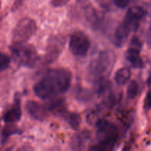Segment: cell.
Wrapping results in <instances>:
<instances>
[{
  "label": "cell",
  "instance_id": "obj_11",
  "mask_svg": "<svg viewBox=\"0 0 151 151\" xmlns=\"http://www.w3.org/2000/svg\"><path fill=\"white\" fill-rule=\"evenodd\" d=\"M132 30V28L124 22L120 24L117 27L115 32V41L116 45L120 47L124 44Z\"/></svg>",
  "mask_w": 151,
  "mask_h": 151
},
{
  "label": "cell",
  "instance_id": "obj_4",
  "mask_svg": "<svg viewBox=\"0 0 151 151\" xmlns=\"http://www.w3.org/2000/svg\"><path fill=\"white\" fill-rule=\"evenodd\" d=\"M12 53L16 63L27 67H35L39 60L36 50L31 45H25V44H13Z\"/></svg>",
  "mask_w": 151,
  "mask_h": 151
},
{
  "label": "cell",
  "instance_id": "obj_15",
  "mask_svg": "<svg viewBox=\"0 0 151 151\" xmlns=\"http://www.w3.org/2000/svg\"><path fill=\"white\" fill-rule=\"evenodd\" d=\"M139 92V84L136 81H130L127 88V96L129 99L136 98Z\"/></svg>",
  "mask_w": 151,
  "mask_h": 151
},
{
  "label": "cell",
  "instance_id": "obj_12",
  "mask_svg": "<svg viewBox=\"0 0 151 151\" xmlns=\"http://www.w3.org/2000/svg\"><path fill=\"white\" fill-rule=\"evenodd\" d=\"M126 58L134 68L141 69L143 67L144 63L141 58L139 50L135 47H130L126 52Z\"/></svg>",
  "mask_w": 151,
  "mask_h": 151
},
{
  "label": "cell",
  "instance_id": "obj_25",
  "mask_svg": "<svg viewBox=\"0 0 151 151\" xmlns=\"http://www.w3.org/2000/svg\"><path fill=\"white\" fill-rule=\"evenodd\" d=\"M25 1H26V0H16V1H15V3H14L15 7H16V8L19 7V6L22 5V4H23Z\"/></svg>",
  "mask_w": 151,
  "mask_h": 151
},
{
  "label": "cell",
  "instance_id": "obj_20",
  "mask_svg": "<svg viewBox=\"0 0 151 151\" xmlns=\"http://www.w3.org/2000/svg\"><path fill=\"white\" fill-rule=\"evenodd\" d=\"M85 17L87 22L91 24L95 23L96 21L97 20V14L94 9L91 8V7H88L85 10Z\"/></svg>",
  "mask_w": 151,
  "mask_h": 151
},
{
  "label": "cell",
  "instance_id": "obj_17",
  "mask_svg": "<svg viewBox=\"0 0 151 151\" xmlns=\"http://www.w3.org/2000/svg\"><path fill=\"white\" fill-rule=\"evenodd\" d=\"M64 106H65V104H64L62 100H55V101L49 103V105L47 106V109L50 111H53L54 112L60 113V112L63 111Z\"/></svg>",
  "mask_w": 151,
  "mask_h": 151
},
{
  "label": "cell",
  "instance_id": "obj_23",
  "mask_svg": "<svg viewBox=\"0 0 151 151\" xmlns=\"http://www.w3.org/2000/svg\"><path fill=\"white\" fill-rule=\"evenodd\" d=\"M16 133V131L13 130V128L11 126H7L5 127V128L4 129L2 132V136H3V139H6L10 135V134H13Z\"/></svg>",
  "mask_w": 151,
  "mask_h": 151
},
{
  "label": "cell",
  "instance_id": "obj_5",
  "mask_svg": "<svg viewBox=\"0 0 151 151\" xmlns=\"http://www.w3.org/2000/svg\"><path fill=\"white\" fill-rule=\"evenodd\" d=\"M37 29L36 23L30 18H24L16 24L13 32V44H25Z\"/></svg>",
  "mask_w": 151,
  "mask_h": 151
},
{
  "label": "cell",
  "instance_id": "obj_22",
  "mask_svg": "<svg viewBox=\"0 0 151 151\" xmlns=\"http://www.w3.org/2000/svg\"><path fill=\"white\" fill-rule=\"evenodd\" d=\"M113 3L118 8H125L130 3V0H113Z\"/></svg>",
  "mask_w": 151,
  "mask_h": 151
},
{
  "label": "cell",
  "instance_id": "obj_26",
  "mask_svg": "<svg viewBox=\"0 0 151 151\" xmlns=\"http://www.w3.org/2000/svg\"><path fill=\"white\" fill-rule=\"evenodd\" d=\"M0 7H1V1H0Z\"/></svg>",
  "mask_w": 151,
  "mask_h": 151
},
{
  "label": "cell",
  "instance_id": "obj_2",
  "mask_svg": "<svg viewBox=\"0 0 151 151\" xmlns=\"http://www.w3.org/2000/svg\"><path fill=\"white\" fill-rule=\"evenodd\" d=\"M96 138L98 145L90 148L96 150H110L117 141L118 128L106 119H99L96 123Z\"/></svg>",
  "mask_w": 151,
  "mask_h": 151
},
{
  "label": "cell",
  "instance_id": "obj_16",
  "mask_svg": "<svg viewBox=\"0 0 151 151\" xmlns=\"http://www.w3.org/2000/svg\"><path fill=\"white\" fill-rule=\"evenodd\" d=\"M67 120L73 129L77 130L79 128L81 119H80V116L76 113L68 114V115L67 116Z\"/></svg>",
  "mask_w": 151,
  "mask_h": 151
},
{
  "label": "cell",
  "instance_id": "obj_19",
  "mask_svg": "<svg viewBox=\"0 0 151 151\" xmlns=\"http://www.w3.org/2000/svg\"><path fill=\"white\" fill-rule=\"evenodd\" d=\"M10 64V58L4 53L0 52V72L5 70Z\"/></svg>",
  "mask_w": 151,
  "mask_h": 151
},
{
  "label": "cell",
  "instance_id": "obj_6",
  "mask_svg": "<svg viewBox=\"0 0 151 151\" xmlns=\"http://www.w3.org/2000/svg\"><path fill=\"white\" fill-rule=\"evenodd\" d=\"M90 47V39L84 32L77 31L71 35L70 38L69 48L74 55L84 57L88 53Z\"/></svg>",
  "mask_w": 151,
  "mask_h": 151
},
{
  "label": "cell",
  "instance_id": "obj_21",
  "mask_svg": "<svg viewBox=\"0 0 151 151\" xmlns=\"http://www.w3.org/2000/svg\"><path fill=\"white\" fill-rule=\"evenodd\" d=\"M69 0H51L50 4L54 7H60L66 5Z\"/></svg>",
  "mask_w": 151,
  "mask_h": 151
},
{
  "label": "cell",
  "instance_id": "obj_8",
  "mask_svg": "<svg viewBox=\"0 0 151 151\" xmlns=\"http://www.w3.org/2000/svg\"><path fill=\"white\" fill-rule=\"evenodd\" d=\"M26 109L29 114L38 121H42L47 116V108L34 100H29L26 103Z\"/></svg>",
  "mask_w": 151,
  "mask_h": 151
},
{
  "label": "cell",
  "instance_id": "obj_24",
  "mask_svg": "<svg viewBox=\"0 0 151 151\" xmlns=\"http://www.w3.org/2000/svg\"><path fill=\"white\" fill-rule=\"evenodd\" d=\"M144 107L147 109H151V91H149L145 97L144 100Z\"/></svg>",
  "mask_w": 151,
  "mask_h": 151
},
{
  "label": "cell",
  "instance_id": "obj_14",
  "mask_svg": "<svg viewBox=\"0 0 151 151\" xmlns=\"http://www.w3.org/2000/svg\"><path fill=\"white\" fill-rule=\"evenodd\" d=\"M88 139L87 134H80L78 135H76L72 139L71 142V147L73 150H81L83 149L85 145V142Z\"/></svg>",
  "mask_w": 151,
  "mask_h": 151
},
{
  "label": "cell",
  "instance_id": "obj_10",
  "mask_svg": "<svg viewBox=\"0 0 151 151\" xmlns=\"http://www.w3.org/2000/svg\"><path fill=\"white\" fill-rule=\"evenodd\" d=\"M21 116H22V110H21L20 100L17 98L15 100L13 106L4 114L3 119L6 123H14L20 119Z\"/></svg>",
  "mask_w": 151,
  "mask_h": 151
},
{
  "label": "cell",
  "instance_id": "obj_7",
  "mask_svg": "<svg viewBox=\"0 0 151 151\" xmlns=\"http://www.w3.org/2000/svg\"><path fill=\"white\" fill-rule=\"evenodd\" d=\"M145 12L143 8L139 6H133L128 10L123 22L127 24L133 30H136Z\"/></svg>",
  "mask_w": 151,
  "mask_h": 151
},
{
  "label": "cell",
  "instance_id": "obj_9",
  "mask_svg": "<svg viewBox=\"0 0 151 151\" xmlns=\"http://www.w3.org/2000/svg\"><path fill=\"white\" fill-rule=\"evenodd\" d=\"M63 45L64 43L62 41V39L54 38L52 40L47 47V53L46 55L45 62L50 63L53 60H56V58L59 57V54L62 52Z\"/></svg>",
  "mask_w": 151,
  "mask_h": 151
},
{
  "label": "cell",
  "instance_id": "obj_18",
  "mask_svg": "<svg viewBox=\"0 0 151 151\" xmlns=\"http://www.w3.org/2000/svg\"><path fill=\"white\" fill-rule=\"evenodd\" d=\"M76 99H78L81 102H87L91 100L92 94L90 91L87 89H83L81 88L79 91L76 92Z\"/></svg>",
  "mask_w": 151,
  "mask_h": 151
},
{
  "label": "cell",
  "instance_id": "obj_3",
  "mask_svg": "<svg viewBox=\"0 0 151 151\" xmlns=\"http://www.w3.org/2000/svg\"><path fill=\"white\" fill-rule=\"evenodd\" d=\"M115 59V54L113 52L110 50L101 52L98 57L90 63L89 72L97 80L105 78L104 75H108L112 70Z\"/></svg>",
  "mask_w": 151,
  "mask_h": 151
},
{
  "label": "cell",
  "instance_id": "obj_13",
  "mask_svg": "<svg viewBox=\"0 0 151 151\" xmlns=\"http://www.w3.org/2000/svg\"><path fill=\"white\" fill-rule=\"evenodd\" d=\"M130 77H131V72L128 68H121L115 72L114 79L118 85L122 86L128 82L129 80L130 79Z\"/></svg>",
  "mask_w": 151,
  "mask_h": 151
},
{
  "label": "cell",
  "instance_id": "obj_1",
  "mask_svg": "<svg viewBox=\"0 0 151 151\" xmlns=\"http://www.w3.org/2000/svg\"><path fill=\"white\" fill-rule=\"evenodd\" d=\"M72 80L70 72L65 69L48 70L33 87L36 95L42 100L51 99L69 88Z\"/></svg>",
  "mask_w": 151,
  "mask_h": 151
}]
</instances>
